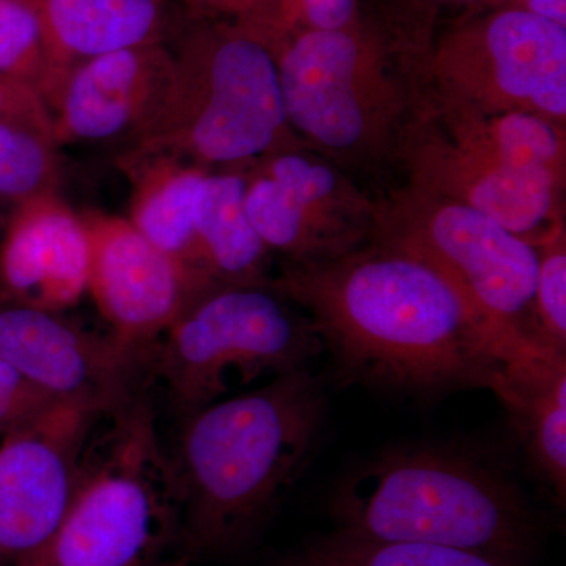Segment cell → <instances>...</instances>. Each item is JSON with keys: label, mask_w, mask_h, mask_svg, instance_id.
<instances>
[{"label": "cell", "mask_w": 566, "mask_h": 566, "mask_svg": "<svg viewBox=\"0 0 566 566\" xmlns=\"http://www.w3.org/2000/svg\"><path fill=\"white\" fill-rule=\"evenodd\" d=\"M271 285L311 318L344 386L493 392L506 364L543 349L506 340L431 264L386 243L289 266Z\"/></svg>", "instance_id": "obj_1"}, {"label": "cell", "mask_w": 566, "mask_h": 566, "mask_svg": "<svg viewBox=\"0 0 566 566\" xmlns=\"http://www.w3.org/2000/svg\"><path fill=\"white\" fill-rule=\"evenodd\" d=\"M327 398L308 368L182 417L172 460L189 545H243L292 493L322 439Z\"/></svg>", "instance_id": "obj_2"}, {"label": "cell", "mask_w": 566, "mask_h": 566, "mask_svg": "<svg viewBox=\"0 0 566 566\" xmlns=\"http://www.w3.org/2000/svg\"><path fill=\"white\" fill-rule=\"evenodd\" d=\"M337 527L371 538L475 551L532 565L542 521L520 482L493 458L450 444L387 449L340 480Z\"/></svg>", "instance_id": "obj_3"}, {"label": "cell", "mask_w": 566, "mask_h": 566, "mask_svg": "<svg viewBox=\"0 0 566 566\" xmlns=\"http://www.w3.org/2000/svg\"><path fill=\"white\" fill-rule=\"evenodd\" d=\"M167 44L172 81L155 117L118 155L126 174L155 163L210 172L285 147L290 125L273 31L186 14Z\"/></svg>", "instance_id": "obj_4"}, {"label": "cell", "mask_w": 566, "mask_h": 566, "mask_svg": "<svg viewBox=\"0 0 566 566\" xmlns=\"http://www.w3.org/2000/svg\"><path fill=\"white\" fill-rule=\"evenodd\" d=\"M109 416L98 442L88 441L61 523L14 566H151L180 516L172 460L147 398L132 394Z\"/></svg>", "instance_id": "obj_5"}, {"label": "cell", "mask_w": 566, "mask_h": 566, "mask_svg": "<svg viewBox=\"0 0 566 566\" xmlns=\"http://www.w3.org/2000/svg\"><path fill=\"white\" fill-rule=\"evenodd\" d=\"M156 346V370L182 417L259 379L308 368L323 353L311 318L271 282L211 286Z\"/></svg>", "instance_id": "obj_6"}, {"label": "cell", "mask_w": 566, "mask_h": 566, "mask_svg": "<svg viewBox=\"0 0 566 566\" xmlns=\"http://www.w3.org/2000/svg\"><path fill=\"white\" fill-rule=\"evenodd\" d=\"M564 137L556 123L528 112L465 109L452 139L433 145L420 163L434 192L485 212L532 243L553 221ZM534 244V243H532Z\"/></svg>", "instance_id": "obj_7"}, {"label": "cell", "mask_w": 566, "mask_h": 566, "mask_svg": "<svg viewBox=\"0 0 566 566\" xmlns=\"http://www.w3.org/2000/svg\"><path fill=\"white\" fill-rule=\"evenodd\" d=\"M385 243L431 264L506 340L536 345L532 312L539 253L535 244L485 212L453 200L397 219L387 227Z\"/></svg>", "instance_id": "obj_8"}, {"label": "cell", "mask_w": 566, "mask_h": 566, "mask_svg": "<svg viewBox=\"0 0 566 566\" xmlns=\"http://www.w3.org/2000/svg\"><path fill=\"white\" fill-rule=\"evenodd\" d=\"M439 77L465 109L566 115V25L509 9L465 25L442 44Z\"/></svg>", "instance_id": "obj_9"}, {"label": "cell", "mask_w": 566, "mask_h": 566, "mask_svg": "<svg viewBox=\"0 0 566 566\" xmlns=\"http://www.w3.org/2000/svg\"><path fill=\"white\" fill-rule=\"evenodd\" d=\"M290 128L331 151L359 150L389 120L395 99L371 48L352 28L274 35Z\"/></svg>", "instance_id": "obj_10"}, {"label": "cell", "mask_w": 566, "mask_h": 566, "mask_svg": "<svg viewBox=\"0 0 566 566\" xmlns=\"http://www.w3.org/2000/svg\"><path fill=\"white\" fill-rule=\"evenodd\" d=\"M104 415L92 405L57 401L0 438V566L20 564L59 526Z\"/></svg>", "instance_id": "obj_11"}, {"label": "cell", "mask_w": 566, "mask_h": 566, "mask_svg": "<svg viewBox=\"0 0 566 566\" xmlns=\"http://www.w3.org/2000/svg\"><path fill=\"white\" fill-rule=\"evenodd\" d=\"M82 221L91 244L87 292L111 334L144 356L211 286L159 251L129 219L88 212Z\"/></svg>", "instance_id": "obj_12"}, {"label": "cell", "mask_w": 566, "mask_h": 566, "mask_svg": "<svg viewBox=\"0 0 566 566\" xmlns=\"http://www.w3.org/2000/svg\"><path fill=\"white\" fill-rule=\"evenodd\" d=\"M0 360L57 400L107 412L134 394L142 356L111 333L82 329L61 312L0 303Z\"/></svg>", "instance_id": "obj_13"}, {"label": "cell", "mask_w": 566, "mask_h": 566, "mask_svg": "<svg viewBox=\"0 0 566 566\" xmlns=\"http://www.w3.org/2000/svg\"><path fill=\"white\" fill-rule=\"evenodd\" d=\"M245 178L253 229L290 266L329 262L356 251L363 240L359 218L337 214L346 208V189L326 164L281 150Z\"/></svg>", "instance_id": "obj_14"}, {"label": "cell", "mask_w": 566, "mask_h": 566, "mask_svg": "<svg viewBox=\"0 0 566 566\" xmlns=\"http://www.w3.org/2000/svg\"><path fill=\"white\" fill-rule=\"evenodd\" d=\"M174 74L169 44H147L71 66L46 103L55 147L132 144L161 106Z\"/></svg>", "instance_id": "obj_15"}, {"label": "cell", "mask_w": 566, "mask_h": 566, "mask_svg": "<svg viewBox=\"0 0 566 566\" xmlns=\"http://www.w3.org/2000/svg\"><path fill=\"white\" fill-rule=\"evenodd\" d=\"M88 270L85 223L57 193L11 207L0 233V303L63 314L87 293Z\"/></svg>", "instance_id": "obj_16"}, {"label": "cell", "mask_w": 566, "mask_h": 566, "mask_svg": "<svg viewBox=\"0 0 566 566\" xmlns=\"http://www.w3.org/2000/svg\"><path fill=\"white\" fill-rule=\"evenodd\" d=\"M57 91L77 63L147 44L167 43L177 29L169 0H39Z\"/></svg>", "instance_id": "obj_17"}, {"label": "cell", "mask_w": 566, "mask_h": 566, "mask_svg": "<svg viewBox=\"0 0 566 566\" xmlns=\"http://www.w3.org/2000/svg\"><path fill=\"white\" fill-rule=\"evenodd\" d=\"M515 427L539 482L566 497V354L542 349L506 364L493 390Z\"/></svg>", "instance_id": "obj_18"}, {"label": "cell", "mask_w": 566, "mask_h": 566, "mask_svg": "<svg viewBox=\"0 0 566 566\" xmlns=\"http://www.w3.org/2000/svg\"><path fill=\"white\" fill-rule=\"evenodd\" d=\"M248 178L205 175L196 205L200 263L216 285H264L270 251L245 210Z\"/></svg>", "instance_id": "obj_19"}, {"label": "cell", "mask_w": 566, "mask_h": 566, "mask_svg": "<svg viewBox=\"0 0 566 566\" xmlns=\"http://www.w3.org/2000/svg\"><path fill=\"white\" fill-rule=\"evenodd\" d=\"M207 170L177 163H155L134 170L136 181L129 222L153 245L181 264L205 285H216L200 263L196 205Z\"/></svg>", "instance_id": "obj_20"}, {"label": "cell", "mask_w": 566, "mask_h": 566, "mask_svg": "<svg viewBox=\"0 0 566 566\" xmlns=\"http://www.w3.org/2000/svg\"><path fill=\"white\" fill-rule=\"evenodd\" d=\"M262 566H532L430 543L390 542L337 527Z\"/></svg>", "instance_id": "obj_21"}, {"label": "cell", "mask_w": 566, "mask_h": 566, "mask_svg": "<svg viewBox=\"0 0 566 566\" xmlns=\"http://www.w3.org/2000/svg\"><path fill=\"white\" fill-rule=\"evenodd\" d=\"M0 77L31 88L46 104L52 66L39 0H0Z\"/></svg>", "instance_id": "obj_22"}, {"label": "cell", "mask_w": 566, "mask_h": 566, "mask_svg": "<svg viewBox=\"0 0 566 566\" xmlns=\"http://www.w3.org/2000/svg\"><path fill=\"white\" fill-rule=\"evenodd\" d=\"M54 142L17 123L0 120V202L11 207L57 192L61 172Z\"/></svg>", "instance_id": "obj_23"}, {"label": "cell", "mask_w": 566, "mask_h": 566, "mask_svg": "<svg viewBox=\"0 0 566 566\" xmlns=\"http://www.w3.org/2000/svg\"><path fill=\"white\" fill-rule=\"evenodd\" d=\"M538 281L532 312L536 345L566 354V252L560 229L536 245Z\"/></svg>", "instance_id": "obj_24"}, {"label": "cell", "mask_w": 566, "mask_h": 566, "mask_svg": "<svg viewBox=\"0 0 566 566\" xmlns=\"http://www.w3.org/2000/svg\"><path fill=\"white\" fill-rule=\"evenodd\" d=\"M57 401L62 400L43 392L0 360V438L31 423Z\"/></svg>", "instance_id": "obj_25"}, {"label": "cell", "mask_w": 566, "mask_h": 566, "mask_svg": "<svg viewBox=\"0 0 566 566\" xmlns=\"http://www.w3.org/2000/svg\"><path fill=\"white\" fill-rule=\"evenodd\" d=\"M186 14L207 20L245 22L260 28H282V0H177Z\"/></svg>", "instance_id": "obj_26"}, {"label": "cell", "mask_w": 566, "mask_h": 566, "mask_svg": "<svg viewBox=\"0 0 566 566\" xmlns=\"http://www.w3.org/2000/svg\"><path fill=\"white\" fill-rule=\"evenodd\" d=\"M0 120L25 126L52 140L51 115L43 98L31 88L3 77H0Z\"/></svg>", "instance_id": "obj_27"}, {"label": "cell", "mask_w": 566, "mask_h": 566, "mask_svg": "<svg viewBox=\"0 0 566 566\" xmlns=\"http://www.w3.org/2000/svg\"><path fill=\"white\" fill-rule=\"evenodd\" d=\"M303 14L308 29L340 31L352 28L357 0H290Z\"/></svg>", "instance_id": "obj_28"}, {"label": "cell", "mask_w": 566, "mask_h": 566, "mask_svg": "<svg viewBox=\"0 0 566 566\" xmlns=\"http://www.w3.org/2000/svg\"><path fill=\"white\" fill-rule=\"evenodd\" d=\"M524 10L566 25V0H523Z\"/></svg>", "instance_id": "obj_29"}, {"label": "cell", "mask_w": 566, "mask_h": 566, "mask_svg": "<svg viewBox=\"0 0 566 566\" xmlns=\"http://www.w3.org/2000/svg\"><path fill=\"white\" fill-rule=\"evenodd\" d=\"M446 2H476V0H446Z\"/></svg>", "instance_id": "obj_30"}, {"label": "cell", "mask_w": 566, "mask_h": 566, "mask_svg": "<svg viewBox=\"0 0 566 566\" xmlns=\"http://www.w3.org/2000/svg\"><path fill=\"white\" fill-rule=\"evenodd\" d=\"M0 203H2V202H0Z\"/></svg>", "instance_id": "obj_31"}]
</instances>
